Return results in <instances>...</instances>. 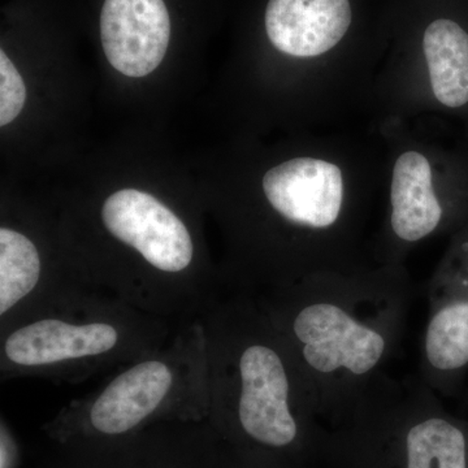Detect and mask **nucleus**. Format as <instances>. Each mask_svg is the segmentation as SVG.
<instances>
[{"mask_svg":"<svg viewBox=\"0 0 468 468\" xmlns=\"http://www.w3.org/2000/svg\"><path fill=\"white\" fill-rule=\"evenodd\" d=\"M180 325L85 292L0 329V378L81 384L158 349Z\"/></svg>","mask_w":468,"mask_h":468,"instance_id":"obj_3","label":"nucleus"},{"mask_svg":"<svg viewBox=\"0 0 468 468\" xmlns=\"http://www.w3.org/2000/svg\"><path fill=\"white\" fill-rule=\"evenodd\" d=\"M211 411L207 344L201 318L167 343L111 372L68 403L48 431L67 443L111 442L168 423H202Z\"/></svg>","mask_w":468,"mask_h":468,"instance_id":"obj_4","label":"nucleus"},{"mask_svg":"<svg viewBox=\"0 0 468 468\" xmlns=\"http://www.w3.org/2000/svg\"><path fill=\"white\" fill-rule=\"evenodd\" d=\"M423 51L436 100L458 109L468 103V33L455 21L439 18L428 26Z\"/></svg>","mask_w":468,"mask_h":468,"instance_id":"obj_10","label":"nucleus"},{"mask_svg":"<svg viewBox=\"0 0 468 468\" xmlns=\"http://www.w3.org/2000/svg\"><path fill=\"white\" fill-rule=\"evenodd\" d=\"M261 187L268 207L294 232L320 237L343 221V174L334 163L288 160L264 175Z\"/></svg>","mask_w":468,"mask_h":468,"instance_id":"obj_6","label":"nucleus"},{"mask_svg":"<svg viewBox=\"0 0 468 468\" xmlns=\"http://www.w3.org/2000/svg\"><path fill=\"white\" fill-rule=\"evenodd\" d=\"M328 428L322 468H468V435L421 378H378Z\"/></svg>","mask_w":468,"mask_h":468,"instance_id":"obj_5","label":"nucleus"},{"mask_svg":"<svg viewBox=\"0 0 468 468\" xmlns=\"http://www.w3.org/2000/svg\"><path fill=\"white\" fill-rule=\"evenodd\" d=\"M351 24L349 0H270L268 38L277 50L315 58L340 43Z\"/></svg>","mask_w":468,"mask_h":468,"instance_id":"obj_8","label":"nucleus"},{"mask_svg":"<svg viewBox=\"0 0 468 468\" xmlns=\"http://www.w3.org/2000/svg\"><path fill=\"white\" fill-rule=\"evenodd\" d=\"M201 320L215 432L236 451L322 468L328 428L257 297L227 292Z\"/></svg>","mask_w":468,"mask_h":468,"instance_id":"obj_2","label":"nucleus"},{"mask_svg":"<svg viewBox=\"0 0 468 468\" xmlns=\"http://www.w3.org/2000/svg\"><path fill=\"white\" fill-rule=\"evenodd\" d=\"M27 89L23 77L5 51H0V125L14 122L24 109Z\"/></svg>","mask_w":468,"mask_h":468,"instance_id":"obj_12","label":"nucleus"},{"mask_svg":"<svg viewBox=\"0 0 468 468\" xmlns=\"http://www.w3.org/2000/svg\"><path fill=\"white\" fill-rule=\"evenodd\" d=\"M230 462H232L230 468H307L275 455L236 451L233 448Z\"/></svg>","mask_w":468,"mask_h":468,"instance_id":"obj_13","label":"nucleus"},{"mask_svg":"<svg viewBox=\"0 0 468 468\" xmlns=\"http://www.w3.org/2000/svg\"><path fill=\"white\" fill-rule=\"evenodd\" d=\"M430 304L419 377L433 388L437 378L468 365V300Z\"/></svg>","mask_w":468,"mask_h":468,"instance_id":"obj_11","label":"nucleus"},{"mask_svg":"<svg viewBox=\"0 0 468 468\" xmlns=\"http://www.w3.org/2000/svg\"><path fill=\"white\" fill-rule=\"evenodd\" d=\"M443 208L432 184V169L417 151L403 153L393 168L390 229L406 243L421 241L441 224Z\"/></svg>","mask_w":468,"mask_h":468,"instance_id":"obj_9","label":"nucleus"},{"mask_svg":"<svg viewBox=\"0 0 468 468\" xmlns=\"http://www.w3.org/2000/svg\"><path fill=\"white\" fill-rule=\"evenodd\" d=\"M171 38L165 0H106L101 39L111 66L128 77H144L159 67Z\"/></svg>","mask_w":468,"mask_h":468,"instance_id":"obj_7","label":"nucleus"},{"mask_svg":"<svg viewBox=\"0 0 468 468\" xmlns=\"http://www.w3.org/2000/svg\"><path fill=\"white\" fill-rule=\"evenodd\" d=\"M16 442L3 419L2 430H0V468H15L16 466Z\"/></svg>","mask_w":468,"mask_h":468,"instance_id":"obj_14","label":"nucleus"},{"mask_svg":"<svg viewBox=\"0 0 468 468\" xmlns=\"http://www.w3.org/2000/svg\"><path fill=\"white\" fill-rule=\"evenodd\" d=\"M252 295L282 335L325 427L387 374L414 300L409 280L392 267L316 273Z\"/></svg>","mask_w":468,"mask_h":468,"instance_id":"obj_1","label":"nucleus"}]
</instances>
